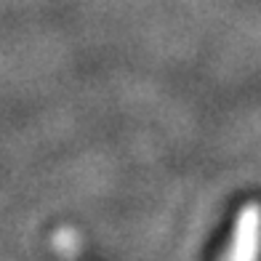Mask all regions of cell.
<instances>
[{
	"mask_svg": "<svg viewBox=\"0 0 261 261\" xmlns=\"http://www.w3.org/2000/svg\"><path fill=\"white\" fill-rule=\"evenodd\" d=\"M221 261H261V200H248L240 205Z\"/></svg>",
	"mask_w": 261,
	"mask_h": 261,
	"instance_id": "cell-1",
	"label": "cell"
},
{
	"mask_svg": "<svg viewBox=\"0 0 261 261\" xmlns=\"http://www.w3.org/2000/svg\"><path fill=\"white\" fill-rule=\"evenodd\" d=\"M48 245L64 261H99L86 232L77 229L75 224H59V227H54L48 234Z\"/></svg>",
	"mask_w": 261,
	"mask_h": 261,
	"instance_id": "cell-2",
	"label": "cell"
}]
</instances>
